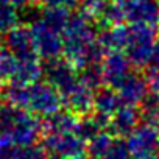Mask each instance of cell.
I'll list each match as a JSON object with an SVG mask.
<instances>
[{"mask_svg":"<svg viewBox=\"0 0 159 159\" xmlns=\"http://www.w3.org/2000/svg\"><path fill=\"white\" fill-rule=\"evenodd\" d=\"M42 133V120L28 109H20L8 105L2 106L0 109V134L11 137L16 145L25 147L36 143Z\"/></svg>","mask_w":159,"mask_h":159,"instance_id":"cell-1","label":"cell"},{"mask_svg":"<svg viewBox=\"0 0 159 159\" xmlns=\"http://www.w3.org/2000/svg\"><path fill=\"white\" fill-rule=\"evenodd\" d=\"M128 28H129V39L125 53L133 62L134 69L143 70L150 62L156 44L157 28L143 24H129Z\"/></svg>","mask_w":159,"mask_h":159,"instance_id":"cell-2","label":"cell"},{"mask_svg":"<svg viewBox=\"0 0 159 159\" xmlns=\"http://www.w3.org/2000/svg\"><path fill=\"white\" fill-rule=\"evenodd\" d=\"M41 143L48 153L66 159L86 157L88 154V143L75 133H44Z\"/></svg>","mask_w":159,"mask_h":159,"instance_id":"cell-3","label":"cell"},{"mask_svg":"<svg viewBox=\"0 0 159 159\" xmlns=\"http://www.w3.org/2000/svg\"><path fill=\"white\" fill-rule=\"evenodd\" d=\"M64 102L61 94L48 81H38L30 86L28 111L38 117H48L62 108Z\"/></svg>","mask_w":159,"mask_h":159,"instance_id":"cell-4","label":"cell"},{"mask_svg":"<svg viewBox=\"0 0 159 159\" xmlns=\"http://www.w3.org/2000/svg\"><path fill=\"white\" fill-rule=\"evenodd\" d=\"M76 72L78 70L73 69L61 56L59 58H53V59H47L44 62L45 81H48L52 86H55L62 98L80 84V78H78Z\"/></svg>","mask_w":159,"mask_h":159,"instance_id":"cell-5","label":"cell"},{"mask_svg":"<svg viewBox=\"0 0 159 159\" xmlns=\"http://www.w3.org/2000/svg\"><path fill=\"white\" fill-rule=\"evenodd\" d=\"M30 30H31V36H33L34 52L41 59L47 61V59L62 56L64 41H62L61 34L53 31L42 19H38L36 22H33Z\"/></svg>","mask_w":159,"mask_h":159,"instance_id":"cell-6","label":"cell"},{"mask_svg":"<svg viewBox=\"0 0 159 159\" xmlns=\"http://www.w3.org/2000/svg\"><path fill=\"white\" fill-rule=\"evenodd\" d=\"M128 148L133 159H145L159 153V128L151 123H140L128 137Z\"/></svg>","mask_w":159,"mask_h":159,"instance_id":"cell-7","label":"cell"},{"mask_svg":"<svg viewBox=\"0 0 159 159\" xmlns=\"http://www.w3.org/2000/svg\"><path fill=\"white\" fill-rule=\"evenodd\" d=\"M103 76H105V86L112 88L116 91L126 81V78L136 70L129 58L125 52H112L108 53L102 62Z\"/></svg>","mask_w":159,"mask_h":159,"instance_id":"cell-8","label":"cell"},{"mask_svg":"<svg viewBox=\"0 0 159 159\" xmlns=\"http://www.w3.org/2000/svg\"><path fill=\"white\" fill-rule=\"evenodd\" d=\"M140 120H142L140 108L131 106V105H122L111 117V122L106 131H109L114 137L126 139L140 125Z\"/></svg>","mask_w":159,"mask_h":159,"instance_id":"cell-9","label":"cell"},{"mask_svg":"<svg viewBox=\"0 0 159 159\" xmlns=\"http://www.w3.org/2000/svg\"><path fill=\"white\" fill-rule=\"evenodd\" d=\"M0 44H3L19 59L38 56L34 52V45H33L31 30H30V27H27V24H19L17 27L10 30L7 34H3Z\"/></svg>","mask_w":159,"mask_h":159,"instance_id":"cell-10","label":"cell"},{"mask_svg":"<svg viewBox=\"0 0 159 159\" xmlns=\"http://www.w3.org/2000/svg\"><path fill=\"white\" fill-rule=\"evenodd\" d=\"M123 5H125L126 20L129 24H143L157 28L159 24L157 0H128Z\"/></svg>","mask_w":159,"mask_h":159,"instance_id":"cell-11","label":"cell"},{"mask_svg":"<svg viewBox=\"0 0 159 159\" xmlns=\"http://www.w3.org/2000/svg\"><path fill=\"white\" fill-rule=\"evenodd\" d=\"M122 100V105H131V106H139L147 94L150 92L148 81L143 72H139L137 69L126 78V81L120 86L117 91Z\"/></svg>","mask_w":159,"mask_h":159,"instance_id":"cell-12","label":"cell"},{"mask_svg":"<svg viewBox=\"0 0 159 159\" xmlns=\"http://www.w3.org/2000/svg\"><path fill=\"white\" fill-rule=\"evenodd\" d=\"M128 39H129V28L123 24L100 28L97 30V36H95L97 44L103 48L106 55L112 52H125L128 45Z\"/></svg>","mask_w":159,"mask_h":159,"instance_id":"cell-13","label":"cell"},{"mask_svg":"<svg viewBox=\"0 0 159 159\" xmlns=\"http://www.w3.org/2000/svg\"><path fill=\"white\" fill-rule=\"evenodd\" d=\"M94 98H95V91L80 83L72 92H69L62 98V102L69 111H72L78 117H84L94 112Z\"/></svg>","mask_w":159,"mask_h":159,"instance_id":"cell-14","label":"cell"},{"mask_svg":"<svg viewBox=\"0 0 159 159\" xmlns=\"http://www.w3.org/2000/svg\"><path fill=\"white\" fill-rule=\"evenodd\" d=\"M44 76V64L39 56H30L25 59H19L17 72L13 78V83H19L24 86H31Z\"/></svg>","mask_w":159,"mask_h":159,"instance_id":"cell-15","label":"cell"},{"mask_svg":"<svg viewBox=\"0 0 159 159\" xmlns=\"http://www.w3.org/2000/svg\"><path fill=\"white\" fill-rule=\"evenodd\" d=\"M78 120L80 117L72 111L59 109L58 112L42 120V131L44 133H75L78 126Z\"/></svg>","mask_w":159,"mask_h":159,"instance_id":"cell-16","label":"cell"},{"mask_svg":"<svg viewBox=\"0 0 159 159\" xmlns=\"http://www.w3.org/2000/svg\"><path fill=\"white\" fill-rule=\"evenodd\" d=\"M0 100L2 103L20 109H28L30 105V86H24L19 83H7L0 88Z\"/></svg>","mask_w":159,"mask_h":159,"instance_id":"cell-17","label":"cell"},{"mask_svg":"<svg viewBox=\"0 0 159 159\" xmlns=\"http://www.w3.org/2000/svg\"><path fill=\"white\" fill-rule=\"evenodd\" d=\"M122 106L120 95L116 89L103 86L95 91V98H94V111L105 114L108 117H112L114 112Z\"/></svg>","mask_w":159,"mask_h":159,"instance_id":"cell-18","label":"cell"},{"mask_svg":"<svg viewBox=\"0 0 159 159\" xmlns=\"http://www.w3.org/2000/svg\"><path fill=\"white\" fill-rule=\"evenodd\" d=\"M126 20L125 14V5L116 0H108L106 5L103 7L102 13L95 19V28H105V27H112V25H120Z\"/></svg>","mask_w":159,"mask_h":159,"instance_id":"cell-19","label":"cell"},{"mask_svg":"<svg viewBox=\"0 0 159 159\" xmlns=\"http://www.w3.org/2000/svg\"><path fill=\"white\" fill-rule=\"evenodd\" d=\"M80 83L91 88L92 91H97L105 86V76H103V67L102 62H89L81 70H78Z\"/></svg>","mask_w":159,"mask_h":159,"instance_id":"cell-20","label":"cell"},{"mask_svg":"<svg viewBox=\"0 0 159 159\" xmlns=\"http://www.w3.org/2000/svg\"><path fill=\"white\" fill-rule=\"evenodd\" d=\"M19 67V58L11 53L3 44H0V84L13 81Z\"/></svg>","mask_w":159,"mask_h":159,"instance_id":"cell-21","label":"cell"},{"mask_svg":"<svg viewBox=\"0 0 159 159\" xmlns=\"http://www.w3.org/2000/svg\"><path fill=\"white\" fill-rule=\"evenodd\" d=\"M70 10H66V8H44V13L41 16V19L56 33L62 34L67 24H69V19H70Z\"/></svg>","mask_w":159,"mask_h":159,"instance_id":"cell-22","label":"cell"},{"mask_svg":"<svg viewBox=\"0 0 159 159\" xmlns=\"http://www.w3.org/2000/svg\"><path fill=\"white\" fill-rule=\"evenodd\" d=\"M102 131H105L102 128V125L97 122V119L94 117V114H89V116H84V117H80L78 120V126H76V131L75 134H78L86 143L89 140H92L97 134H100Z\"/></svg>","mask_w":159,"mask_h":159,"instance_id":"cell-23","label":"cell"},{"mask_svg":"<svg viewBox=\"0 0 159 159\" xmlns=\"http://www.w3.org/2000/svg\"><path fill=\"white\" fill-rule=\"evenodd\" d=\"M114 140V136L109 131H102L100 134H97L92 140L88 142V154L91 157H98L103 159L105 154L108 153L111 143Z\"/></svg>","mask_w":159,"mask_h":159,"instance_id":"cell-24","label":"cell"},{"mask_svg":"<svg viewBox=\"0 0 159 159\" xmlns=\"http://www.w3.org/2000/svg\"><path fill=\"white\" fill-rule=\"evenodd\" d=\"M19 11L17 8L7 5V3H0V34H7L10 30L19 25Z\"/></svg>","mask_w":159,"mask_h":159,"instance_id":"cell-25","label":"cell"},{"mask_svg":"<svg viewBox=\"0 0 159 159\" xmlns=\"http://www.w3.org/2000/svg\"><path fill=\"white\" fill-rule=\"evenodd\" d=\"M48 151L45 150V147L42 143H31V145H25V147H17L16 151V157L14 159H47Z\"/></svg>","mask_w":159,"mask_h":159,"instance_id":"cell-26","label":"cell"},{"mask_svg":"<svg viewBox=\"0 0 159 159\" xmlns=\"http://www.w3.org/2000/svg\"><path fill=\"white\" fill-rule=\"evenodd\" d=\"M103 159H133L126 140L120 139V137H114V140Z\"/></svg>","mask_w":159,"mask_h":159,"instance_id":"cell-27","label":"cell"},{"mask_svg":"<svg viewBox=\"0 0 159 159\" xmlns=\"http://www.w3.org/2000/svg\"><path fill=\"white\" fill-rule=\"evenodd\" d=\"M108 0H78V7L81 11L88 13L89 16H92L94 19L98 17V14L102 13L103 7L106 5Z\"/></svg>","mask_w":159,"mask_h":159,"instance_id":"cell-28","label":"cell"},{"mask_svg":"<svg viewBox=\"0 0 159 159\" xmlns=\"http://www.w3.org/2000/svg\"><path fill=\"white\" fill-rule=\"evenodd\" d=\"M17 147L19 145H16L11 137L0 134V159H14Z\"/></svg>","mask_w":159,"mask_h":159,"instance_id":"cell-29","label":"cell"},{"mask_svg":"<svg viewBox=\"0 0 159 159\" xmlns=\"http://www.w3.org/2000/svg\"><path fill=\"white\" fill-rule=\"evenodd\" d=\"M44 8H66L73 10L78 7V0H41L39 2Z\"/></svg>","mask_w":159,"mask_h":159,"instance_id":"cell-30","label":"cell"},{"mask_svg":"<svg viewBox=\"0 0 159 159\" xmlns=\"http://www.w3.org/2000/svg\"><path fill=\"white\" fill-rule=\"evenodd\" d=\"M148 69H154V70H159V39L156 41L154 44V48H153V53H151V58H150V62L147 66ZM145 67V69H147Z\"/></svg>","mask_w":159,"mask_h":159,"instance_id":"cell-31","label":"cell"},{"mask_svg":"<svg viewBox=\"0 0 159 159\" xmlns=\"http://www.w3.org/2000/svg\"><path fill=\"white\" fill-rule=\"evenodd\" d=\"M28 3H31L30 0H10V5H11V7H14V8H17V10H20V8L27 7Z\"/></svg>","mask_w":159,"mask_h":159,"instance_id":"cell-32","label":"cell"},{"mask_svg":"<svg viewBox=\"0 0 159 159\" xmlns=\"http://www.w3.org/2000/svg\"><path fill=\"white\" fill-rule=\"evenodd\" d=\"M47 159H66L62 156H58V154H52V156H47Z\"/></svg>","mask_w":159,"mask_h":159,"instance_id":"cell-33","label":"cell"},{"mask_svg":"<svg viewBox=\"0 0 159 159\" xmlns=\"http://www.w3.org/2000/svg\"><path fill=\"white\" fill-rule=\"evenodd\" d=\"M145 159H159V156L154 154V156H150V157H145Z\"/></svg>","mask_w":159,"mask_h":159,"instance_id":"cell-34","label":"cell"},{"mask_svg":"<svg viewBox=\"0 0 159 159\" xmlns=\"http://www.w3.org/2000/svg\"><path fill=\"white\" fill-rule=\"evenodd\" d=\"M116 2H120V3H126L128 0H116Z\"/></svg>","mask_w":159,"mask_h":159,"instance_id":"cell-35","label":"cell"},{"mask_svg":"<svg viewBox=\"0 0 159 159\" xmlns=\"http://www.w3.org/2000/svg\"><path fill=\"white\" fill-rule=\"evenodd\" d=\"M30 2H31V3H39L41 0H30Z\"/></svg>","mask_w":159,"mask_h":159,"instance_id":"cell-36","label":"cell"},{"mask_svg":"<svg viewBox=\"0 0 159 159\" xmlns=\"http://www.w3.org/2000/svg\"><path fill=\"white\" fill-rule=\"evenodd\" d=\"M157 36H159V24H157Z\"/></svg>","mask_w":159,"mask_h":159,"instance_id":"cell-37","label":"cell"},{"mask_svg":"<svg viewBox=\"0 0 159 159\" xmlns=\"http://www.w3.org/2000/svg\"><path fill=\"white\" fill-rule=\"evenodd\" d=\"M0 109H2V100H0Z\"/></svg>","mask_w":159,"mask_h":159,"instance_id":"cell-38","label":"cell"},{"mask_svg":"<svg viewBox=\"0 0 159 159\" xmlns=\"http://www.w3.org/2000/svg\"><path fill=\"white\" fill-rule=\"evenodd\" d=\"M89 159H98V157H89Z\"/></svg>","mask_w":159,"mask_h":159,"instance_id":"cell-39","label":"cell"},{"mask_svg":"<svg viewBox=\"0 0 159 159\" xmlns=\"http://www.w3.org/2000/svg\"><path fill=\"white\" fill-rule=\"evenodd\" d=\"M157 2H159V0H157Z\"/></svg>","mask_w":159,"mask_h":159,"instance_id":"cell-40","label":"cell"},{"mask_svg":"<svg viewBox=\"0 0 159 159\" xmlns=\"http://www.w3.org/2000/svg\"><path fill=\"white\" fill-rule=\"evenodd\" d=\"M157 156H159V154H157Z\"/></svg>","mask_w":159,"mask_h":159,"instance_id":"cell-41","label":"cell"}]
</instances>
